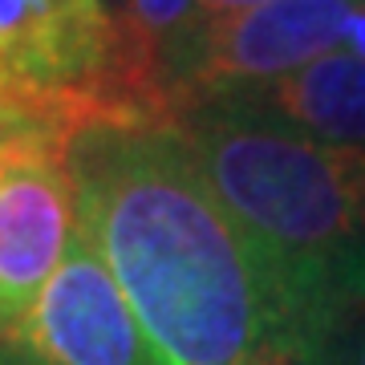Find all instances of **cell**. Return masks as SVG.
<instances>
[{
	"label": "cell",
	"instance_id": "obj_8",
	"mask_svg": "<svg viewBox=\"0 0 365 365\" xmlns=\"http://www.w3.org/2000/svg\"><path fill=\"white\" fill-rule=\"evenodd\" d=\"M309 365H365V304L349 309L317 341Z\"/></svg>",
	"mask_w": 365,
	"mask_h": 365
},
{
	"label": "cell",
	"instance_id": "obj_5",
	"mask_svg": "<svg viewBox=\"0 0 365 365\" xmlns=\"http://www.w3.org/2000/svg\"><path fill=\"white\" fill-rule=\"evenodd\" d=\"M337 49L365 57V0H272L191 41L175 114L215 93L284 78Z\"/></svg>",
	"mask_w": 365,
	"mask_h": 365
},
{
	"label": "cell",
	"instance_id": "obj_3",
	"mask_svg": "<svg viewBox=\"0 0 365 365\" xmlns=\"http://www.w3.org/2000/svg\"><path fill=\"white\" fill-rule=\"evenodd\" d=\"M0 110L66 130L122 118L114 0H0Z\"/></svg>",
	"mask_w": 365,
	"mask_h": 365
},
{
	"label": "cell",
	"instance_id": "obj_2",
	"mask_svg": "<svg viewBox=\"0 0 365 365\" xmlns=\"http://www.w3.org/2000/svg\"><path fill=\"white\" fill-rule=\"evenodd\" d=\"M223 207L276 260L325 337L365 304V146H333L227 102L170 118Z\"/></svg>",
	"mask_w": 365,
	"mask_h": 365
},
{
	"label": "cell",
	"instance_id": "obj_1",
	"mask_svg": "<svg viewBox=\"0 0 365 365\" xmlns=\"http://www.w3.org/2000/svg\"><path fill=\"white\" fill-rule=\"evenodd\" d=\"M78 232L167 365H309L317 329L276 260L223 207L170 118L69 134Z\"/></svg>",
	"mask_w": 365,
	"mask_h": 365
},
{
	"label": "cell",
	"instance_id": "obj_9",
	"mask_svg": "<svg viewBox=\"0 0 365 365\" xmlns=\"http://www.w3.org/2000/svg\"><path fill=\"white\" fill-rule=\"evenodd\" d=\"M264 4H272V0H199L195 9V37L203 29L211 25H223V21H232V16H244L252 9H264ZM191 37V41H195Z\"/></svg>",
	"mask_w": 365,
	"mask_h": 365
},
{
	"label": "cell",
	"instance_id": "obj_4",
	"mask_svg": "<svg viewBox=\"0 0 365 365\" xmlns=\"http://www.w3.org/2000/svg\"><path fill=\"white\" fill-rule=\"evenodd\" d=\"M69 134L49 118L0 110V341L37 304L78 235Z\"/></svg>",
	"mask_w": 365,
	"mask_h": 365
},
{
	"label": "cell",
	"instance_id": "obj_7",
	"mask_svg": "<svg viewBox=\"0 0 365 365\" xmlns=\"http://www.w3.org/2000/svg\"><path fill=\"white\" fill-rule=\"evenodd\" d=\"M215 102L268 118L317 143L365 146V57L353 49L325 53L284 78L215 93Z\"/></svg>",
	"mask_w": 365,
	"mask_h": 365
},
{
	"label": "cell",
	"instance_id": "obj_6",
	"mask_svg": "<svg viewBox=\"0 0 365 365\" xmlns=\"http://www.w3.org/2000/svg\"><path fill=\"white\" fill-rule=\"evenodd\" d=\"M0 365H167L130 300L90 248L73 235L61 268L37 304L0 341Z\"/></svg>",
	"mask_w": 365,
	"mask_h": 365
}]
</instances>
